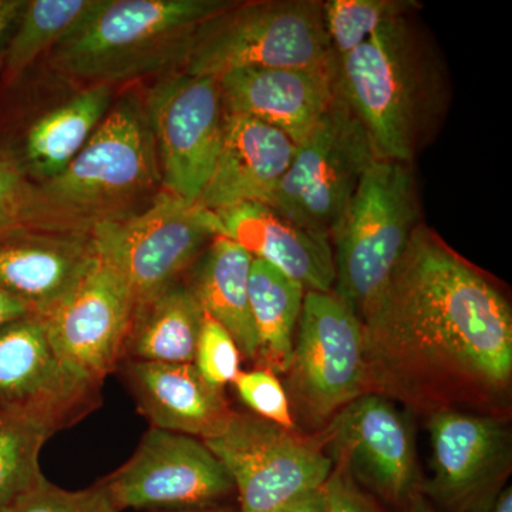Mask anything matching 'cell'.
<instances>
[{
    "mask_svg": "<svg viewBox=\"0 0 512 512\" xmlns=\"http://www.w3.org/2000/svg\"><path fill=\"white\" fill-rule=\"evenodd\" d=\"M362 325L366 393L443 406L495 400L510 386V303L427 225Z\"/></svg>",
    "mask_w": 512,
    "mask_h": 512,
    "instance_id": "6da1fadb",
    "label": "cell"
},
{
    "mask_svg": "<svg viewBox=\"0 0 512 512\" xmlns=\"http://www.w3.org/2000/svg\"><path fill=\"white\" fill-rule=\"evenodd\" d=\"M335 76L377 160L414 164L450 109L446 64L416 15L387 23L336 59Z\"/></svg>",
    "mask_w": 512,
    "mask_h": 512,
    "instance_id": "7a4b0ae2",
    "label": "cell"
},
{
    "mask_svg": "<svg viewBox=\"0 0 512 512\" xmlns=\"http://www.w3.org/2000/svg\"><path fill=\"white\" fill-rule=\"evenodd\" d=\"M234 0H99L52 50L55 69L110 84L183 70L202 23Z\"/></svg>",
    "mask_w": 512,
    "mask_h": 512,
    "instance_id": "3957f363",
    "label": "cell"
},
{
    "mask_svg": "<svg viewBox=\"0 0 512 512\" xmlns=\"http://www.w3.org/2000/svg\"><path fill=\"white\" fill-rule=\"evenodd\" d=\"M160 167L144 104L124 97L80 153L52 180L37 184L49 211L77 232L131 214L138 200L157 194Z\"/></svg>",
    "mask_w": 512,
    "mask_h": 512,
    "instance_id": "277c9868",
    "label": "cell"
},
{
    "mask_svg": "<svg viewBox=\"0 0 512 512\" xmlns=\"http://www.w3.org/2000/svg\"><path fill=\"white\" fill-rule=\"evenodd\" d=\"M421 224L414 164L373 161L330 238L333 292L360 320L389 284Z\"/></svg>",
    "mask_w": 512,
    "mask_h": 512,
    "instance_id": "5b68a950",
    "label": "cell"
},
{
    "mask_svg": "<svg viewBox=\"0 0 512 512\" xmlns=\"http://www.w3.org/2000/svg\"><path fill=\"white\" fill-rule=\"evenodd\" d=\"M335 63L320 0H234L202 23L183 70L218 79L252 67L330 69Z\"/></svg>",
    "mask_w": 512,
    "mask_h": 512,
    "instance_id": "8992f818",
    "label": "cell"
},
{
    "mask_svg": "<svg viewBox=\"0 0 512 512\" xmlns=\"http://www.w3.org/2000/svg\"><path fill=\"white\" fill-rule=\"evenodd\" d=\"M89 234L138 308L178 284L222 228L215 212L161 190L140 212L97 222Z\"/></svg>",
    "mask_w": 512,
    "mask_h": 512,
    "instance_id": "52a82bcc",
    "label": "cell"
},
{
    "mask_svg": "<svg viewBox=\"0 0 512 512\" xmlns=\"http://www.w3.org/2000/svg\"><path fill=\"white\" fill-rule=\"evenodd\" d=\"M375 160L365 127L336 90L265 204L292 224L330 239Z\"/></svg>",
    "mask_w": 512,
    "mask_h": 512,
    "instance_id": "ba28073f",
    "label": "cell"
},
{
    "mask_svg": "<svg viewBox=\"0 0 512 512\" xmlns=\"http://www.w3.org/2000/svg\"><path fill=\"white\" fill-rule=\"evenodd\" d=\"M101 386L56 352L39 316L0 326V419L52 437L99 409Z\"/></svg>",
    "mask_w": 512,
    "mask_h": 512,
    "instance_id": "9c48e42d",
    "label": "cell"
},
{
    "mask_svg": "<svg viewBox=\"0 0 512 512\" xmlns=\"http://www.w3.org/2000/svg\"><path fill=\"white\" fill-rule=\"evenodd\" d=\"M238 494L239 512H275L319 490L333 460L318 441L255 414H232L217 436L204 440Z\"/></svg>",
    "mask_w": 512,
    "mask_h": 512,
    "instance_id": "30bf717a",
    "label": "cell"
},
{
    "mask_svg": "<svg viewBox=\"0 0 512 512\" xmlns=\"http://www.w3.org/2000/svg\"><path fill=\"white\" fill-rule=\"evenodd\" d=\"M163 190L197 204L211 178L224 137L220 80L184 70L165 74L144 101Z\"/></svg>",
    "mask_w": 512,
    "mask_h": 512,
    "instance_id": "8fae6325",
    "label": "cell"
},
{
    "mask_svg": "<svg viewBox=\"0 0 512 512\" xmlns=\"http://www.w3.org/2000/svg\"><path fill=\"white\" fill-rule=\"evenodd\" d=\"M298 328L293 397L306 417L322 421L366 393L362 320L335 292L308 291Z\"/></svg>",
    "mask_w": 512,
    "mask_h": 512,
    "instance_id": "7c38bea8",
    "label": "cell"
},
{
    "mask_svg": "<svg viewBox=\"0 0 512 512\" xmlns=\"http://www.w3.org/2000/svg\"><path fill=\"white\" fill-rule=\"evenodd\" d=\"M103 481L121 511L212 507L235 491L204 441L153 427L127 463Z\"/></svg>",
    "mask_w": 512,
    "mask_h": 512,
    "instance_id": "4fadbf2b",
    "label": "cell"
},
{
    "mask_svg": "<svg viewBox=\"0 0 512 512\" xmlns=\"http://www.w3.org/2000/svg\"><path fill=\"white\" fill-rule=\"evenodd\" d=\"M134 312L123 279L97 259L82 284L40 319L56 352L80 375L103 384L123 362Z\"/></svg>",
    "mask_w": 512,
    "mask_h": 512,
    "instance_id": "5bb4252c",
    "label": "cell"
},
{
    "mask_svg": "<svg viewBox=\"0 0 512 512\" xmlns=\"http://www.w3.org/2000/svg\"><path fill=\"white\" fill-rule=\"evenodd\" d=\"M328 439L340 466L390 503H406L416 494L412 431L386 396L363 393L343 407Z\"/></svg>",
    "mask_w": 512,
    "mask_h": 512,
    "instance_id": "9a60e30c",
    "label": "cell"
},
{
    "mask_svg": "<svg viewBox=\"0 0 512 512\" xmlns=\"http://www.w3.org/2000/svg\"><path fill=\"white\" fill-rule=\"evenodd\" d=\"M429 433L433 478L426 491L448 510L476 512L510 460V433L501 421L440 409Z\"/></svg>",
    "mask_w": 512,
    "mask_h": 512,
    "instance_id": "2e32d148",
    "label": "cell"
},
{
    "mask_svg": "<svg viewBox=\"0 0 512 512\" xmlns=\"http://www.w3.org/2000/svg\"><path fill=\"white\" fill-rule=\"evenodd\" d=\"M97 259L89 232L16 229L0 235V291L42 318L82 284Z\"/></svg>",
    "mask_w": 512,
    "mask_h": 512,
    "instance_id": "e0dca14e",
    "label": "cell"
},
{
    "mask_svg": "<svg viewBox=\"0 0 512 512\" xmlns=\"http://www.w3.org/2000/svg\"><path fill=\"white\" fill-rule=\"evenodd\" d=\"M335 70L336 63L330 69L232 70L218 77L224 109L278 128L299 146L335 100Z\"/></svg>",
    "mask_w": 512,
    "mask_h": 512,
    "instance_id": "ac0fdd59",
    "label": "cell"
},
{
    "mask_svg": "<svg viewBox=\"0 0 512 512\" xmlns=\"http://www.w3.org/2000/svg\"><path fill=\"white\" fill-rule=\"evenodd\" d=\"M284 131L225 111L224 137L211 178L198 204L215 212L245 202H266L296 153Z\"/></svg>",
    "mask_w": 512,
    "mask_h": 512,
    "instance_id": "d6986e66",
    "label": "cell"
},
{
    "mask_svg": "<svg viewBox=\"0 0 512 512\" xmlns=\"http://www.w3.org/2000/svg\"><path fill=\"white\" fill-rule=\"evenodd\" d=\"M119 367L153 429L204 441L220 434L234 414L224 390L205 382L194 363L124 360Z\"/></svg>",
    "mask_w": 512,
    "mask_h": 512,
    "instance_id": "ffe728a7",
    "label": "cell"
},
{
    "mask_svg": "<svg viewBox=\"0 0 512 512\" xmlns=\"http://www.w3.org/2000/svg\"><path fill=\"white\" fill-rule=\"evenodd\" d=\"M222 235L315 292H332V241L292 224L264 202H245L217 212Z\"/></svg>",
    "mask_w": 512,
    "mask_h": 512,
    "instance_id": "44dd1931",
    "label": "cell"
},
{
    "mask_svg": "<svg viewBox=\"0 0 512 512\" xmlns=\"http://www.w3.org/2000/svg\"><path fill=\"white\" fill-rule=\"evenodd\" d=\"M110 84H93L40 114L18 143L0 148L36 184L52 180L70 164L111 109Z\"/></svg>",
    "mask_w": 512,
    "mask_h": 512,
    "instance_id": "7402d4cb",
    "label": "cell"
},
{
    "mask_svg": "<svg viewBox=\"0 0 512 512\" xmlns=\"http://www.w3.org/2000/svg\"><path fill=\"white\" fill-rule=\"evenodd\" d=\"M254 256L218 235L192 265V293L202 311L228 330L239 352L256 360L258 339L249 306V271Z\"/></svg>",
    "mask_w": 512,
    "mask_h": 512,
    "instance_id": "603a6c76",
    "label": "cell"
},
{
    "mask_svg": "<svg viewBox=\"0 0 512 512\" xmlns=\"http://www.w3.org/2000/svg\"><path fill=\"white\" fill-rule=\"evenodd\" d=\"M204 315L188 284L171 286L136 308L123 362L194 363Z\"/></svg>",
    "mask_w": 512,
    "mask_h": 512,
    "instance_id": "cb8c5ba5",
    "label": "cell"
},
{
    "mask_svg": "<svg viewBox=\"0 0 512 512\" xmlns=\"http://www.w3.org/2000/svg\"><path fill=\"white\" fill-rule=\"evenodd\" d=\"M305 293L301 282L262 259H252L249 306L258 339L256 360L262 369L272 373L291 369L293 338Z\"/></svg>",
    "mask_w": 512,
    "mask_h": 512,
    "instance_id": "d4e9b609",
    "label": "cell"
},
{
    "mask_svg": "<svg viewBox=\"0 0 512 512\" xmlns=\"http://www.w3.org/2000/svg\"><path fill=\"white\" fill-rule=\"evenodd\" d=\"M99 0H26L10 37L2 74L15 83L46 50L59 42L94 8Z\"/></svg>",
    "mask_w": 512,
    "mask_h": 512,
    "instance_id": "484cf974",
    "label": "cell"
},
{
    "mask_svg": "<svg viewBox=\"0 0 512 512\" xmlns=\"http://www.w3.org/2000/svg\"><path fill=\"white\" fill-rule=\"evenodd\" d=\"M417 0H328L323 22L335 59L348 55L393 20L416 15Z\"/></svg>",
    "mask_w": 512,
    "mask_h": 512,
    "instance_id": "4316f807",
    "label": "cell"
},
{
    "mask_svg": "<svg viewBox=\"0 0 512 512\" xmlns=\"http://www.w3.org/2000/svg\"><path fill=\"white\" fill-rule=\"evenodd\" d=\"M49 439L25 424L0 419V512L43 476L39 457Z\"/></svg>",
    "mask_w": 512,
    "mask_h": 512,
    "instance_id": "83f0119b",
    "label": "cell"
},
{
    "mask_svg": "<svg viewBox=\"0 0 512 512\" xmlns=\"http://www.w3.org/2000/svg\"><path fill=\"white\" fill-rule=\"evenodd\" d=\"M22 228L72 231L46 207L35 181L0 151V235Z\"/></svg>",
    "mask_w": 512,
    "mask_h": 512,
    "instance_id": "f1b7e54d",
    "label": "cell"
},
{
    "mask_svg": "<svg viewBox=\"0 0 512 512\" xmlns=\"http://www.w3.org/2000/svg\"><path fill=\"white\" fill-rule=\"evenodd\" d=\"M2 512H121L103 480L86 490L69 491L42 476Z\"/></svg>",
    "mask_w": 512,
    "mask_h": 512,
    "instance_id": "f546056e",
    "label": "cell"
},
{
    "mask_svg": "<svg viewBox=\"0 0 512 512\" xmlns=\"http://www.w3.org/2000/svg\"><path fill=\"white\" fill-rule=\"evenodd\" d=\"M241 352L228 330L217 320L204 315L194 365L205 382L224 390L237 377Z\"/></svg>",
    "mask_w": 512,
    "mask_h": 512,
    "instance_id": "4dcf8cb0",
    "label": "cell"
},
{
    "mask_svg": "<svg viewBox=\"0 0 512 512\" xmlns=\"http://www.w3.org/2000/svg\"><path fill=\"white\" fill-rule=\"evenodd\" d=\"M232 383L239 399L247 404L255 416L293 430L295 424L289 410L288 396L275 373L266 369L239 372Z\"/></svg>",
    "mask_w": 512,
    "mask_h": 512,
    "instance_id": "1f68e13d",
    "label": "cell"
},
{
    "mask_svg": "<svg viewBox=\"0 0 512 512\" xmlns=\"http://www.w3.org/2000/svg\"><path fill=\"white\" fill-rule=\"evenodd\" d=\"M323 512H380L357 487L356 480L345 467L333 468L323 484Z\"/></svg>",
    "mask_w": 512,
    "mask_h": 512,
    "instance_id": "d6a6232c",
    "label": "cell"
},
{
    "mask_svg": "<svg viewBox=\"0 0 512 512\" xmlns=\"http://www.w3.org/2000/svg\"><path fill=\"white\" fill-rule=\"evenodd\" d=\"M26 0H0V72L8 49L10 37L18 23Z\"/></svg>",
    "mask_w": 512,
    "mask_h": 512,
    "instance_id": "836d02e7",
    "label": "cell"
},
{
    "mask_svg": "<svg viewBox=\"0 0 512 512\" xmlns=\"http://www.w3.org/2000/svg\"><path fill=\"white\" fill-rule=\"evenodd\" d=\"M275 512H323V491L322 488L313 491L311 494L303 495L299 500L279 508Z\"/></svg>",
    "mask_w": 512,
    "mask_h": 512,
    "instance_id": "e575fe53",
    "label": "cell"
},
{
    "mask_svg": "<svg viewBox=\"0 0 512 512\" xmlns=\"http://www.w3.org/2000/svg\"><path fill=\"white\" fill-rule=\"evenodd\" d=\"M25 315H30L25 306L20 305L18 301L0 291V326Z\"/></svg>",
    "mask_w": 512,
    "mask_h": 512,
    "instance_id": "d590c367",
    "label": "cell"
},
{
    "mask_svg": "<svg viewBox=\"0 0 512 512\" xmlns=\"http://www.w3.org/2000/svg\"><path fill=\"white\" fill-rule=\"evenodd\" d=\"M476 512H512L511 487L504 488L501 493L493 495Z\"/></svg>",
    "mask_w": 512,
    "mask_h": 512,
    "instance_id": "8d00e7d4",
    "label": "cell"
},
{
    "mask_svg": "<svg viewBox=\"0 0 512 512\" xmlns=\"http://www.w3.org/2000/svg\"><path fill=\"white\" fill-rule=\"evenodd\" d=\"M409 512H436L421 494H414L409 501Z\"/></svg>",
    "mask_w": 512,
    "mask_h": 512,
    "instance_id": "74e56055",
    "label": "cell"
},
{
    "mask_svg": "<svg viewBox=\"0 0 512 512\" xmlns=\"http://www.w3.org/2000/svg\"><path fill=\"white\" fill-rule=\"evenodd\" d=\"M153 512H239L232 510V508L215 507H202V508H183V510H153Z\"/></svg>",
    "mask_w": 512,
    "mask_h": 512,
    "instance_id": "f35d334b",
    "label": "cell"
}]
</instances>
